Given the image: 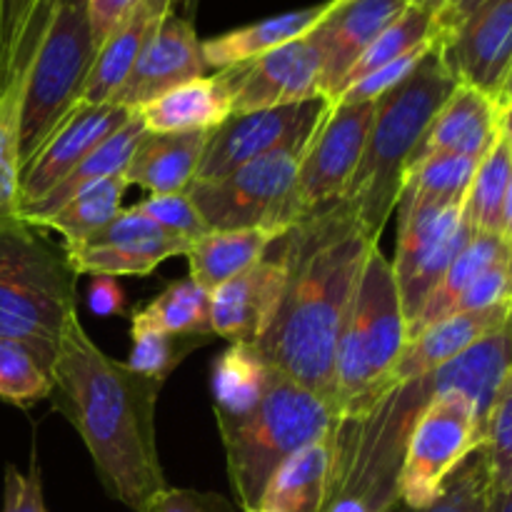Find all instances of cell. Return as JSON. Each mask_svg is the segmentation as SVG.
Instances as JSON below:
<instances>
[{"label":"cell","instance_id":"cell-44","mask_svg":"<svg viewBox=\"0 0 512 512\" xmlns=\"http://www.w3.org/2000/svg\"><path fill=\"white\" fill-rule=\"evenodd\" d=\"M438 40H435V43H438ZM435 43L413 50V53L403 55V58H398V60H393V63L378 68L375 73L365 75V78H360L358 83L348 85V88H345L335 100H340V103H375L380 95H385L390 88H395L398 83H403V80L408 78L415 68H418L420 60H423L425 55L435 48Z\"/></svg>","mask_w":512,"mask_h":512},{"label":"cell","instance_id":"cell-42","mask_svg":"<svg viewBox=\"0 0 512 512\" xmlns=\"http://www.w3.org/2000/svg\"><path fill=\"white\" fill-rule=\"evenodd\" d=\"M485 455L490 465V490L512 485V368L505 373L485 423Z\"/></svg>","mask_w":512,"mask_h":512},{"label":"cell","instance_id":"cell-57","mask_svg":"<svg viewBox=\"0 0 512 512\" xmlns=\"http://www.w3.org/2000/svg\"><path fill=\"white\" fill-rule=\"evenodd\" d=\"M140 512H148V510H140Z\"/></svg>","mask_w":512,"mask_h":512},{"label":"cell","instance_id":"cell-5","mask_svg":"<svg viewBox=\"0 0 512 512\" xmlns=\"http://www.w3.org/2000/svg\"><path fill=\"white\" fill-rule=\"evenodd\" d=\"M225 448L230 488L240 510L260 508L265 485L293 453L328 438L330 408L295 380L273 370L258 403L243 413L213 410Z\"/></svg>","mask_w":512,"mask_h":512},{"label":"cell","instance_id":"cell-2","mask_svg":"<svg viewBox=\"0 0 512 512\" xmlns=\"http://www.w3.org/2000/svg\"><path fill=\"white\" fill-rule=\"evenodd\" d=\"M50 378L53 405L83 438L105 493L133 512L150 508L170 488L155 435L163 380L105 355L78 313L65 323Z\"/></svg>","mask_w":512,"mask_h":512},{"label":"cell","instance_id":"cell-6","mask_svg":"<svg viewBox=\"0 0 512 512\" xmlns=\"http://www.w3.org/2000/svg\"><path fill=\"white\" fill-rule=\"evenodd\" d=\"M408 343L393 265L375 245L368 253L335 353L333 420L365 413L385 393L395 360Z\"/></svg>","mask_w":512,"mask_h":512},{"label":"cell","instance_id":"cell-13","mask_svg":"<svg viewBox=\"0 0 512 512\" xmlns=\"http://www.w3.org/2000/svg\"><path fill=\"white\" fill-rule=\"evenodd\" d=\"M328 105L330 100L315 98L283 108L230 115L210 133L195 180L220 178L273 150L308 143Z\"/></svg>","mask_w":512,"mask_h":512},{"label":"cell","instance_id":"cell-17","mask_svg":"<svg viewBox=\"0 0 512 512\" xmlns=\"http://www.w3.org/2000/svg\"><path fill=\"white\" fill-rule=\"evenodd\" d=\"M135 110L118 103H78L20 173V210L50 193L95 145L123 128Z\"/></svg>","mask_w":512,"mask_h":512},{"label":"cell","instance_id":"cell-26","mask_svg":"<svg viewBox=\"0 0 512 512\" xmlns=\"http://www.w3.org/2000/svg\"><path fill=\"white\" fill-rule=\"evenodd\" d=\"M148 133L140 120L138 110L130 115L128 123L123 128L115 130L113 135L103 140L100 145H95L53 190H50L45 198H40L38 203L28 205V208L20 210V220L30 228H40L50 215L58 208H63L73 195H78L80 190L90 188V185L100 183V180L118 178V175H125V168H128L130 158H133L135 148L143 140V135Z\"/></svg>","mask_w":512,"mask_h":512},{"label":"cell","instance_id":"cell-1","mask_svg":"<svg viewBox=\"0 0 512 512\" xmlns=\"http://www.w3.org/2000/svg\"><path fill=\"white\" fill-rule=\"evenodd\" d=\"M512 368V318L450 363L385 390L365 413L333 420L328 433V480L318 512H393L400 503L405 445L420 415L448 393H463L480 423Z\"/></svg>","mask_w":512,"mask_h":512},{"label":"cell","instance_id":"cell-29","mask_svg":"<svg viewBox=\"0 0 512 512\" xmlns=\"http://www.w3.org/2000/svg\"><path fill=\"white\" fill-rule=\"evenodd\" d=\"M512 253V245L505 243L500 235L490 233H473L468 238V243L460 248V253L455 255V260L450 263L448 273L443 275V280L438 283V288L433 290V295L428 298L425 308L420 310L418 320L408 328V340H413L415 335L423 333L425 328H430L438 320L448 318L453 313L455 303H458L460 295L480 278L488 268L498 265L500 260H505Z\"/></svg>","mask_w":512,"mask_h":512},{"label":"cell","instance_id":"cell-43","mask_svg":"<svg viewBox=\"0 0 512 512\" xmlns=\"http://www.w3.org/2000/svg\"><path fill=\"white\" fill-rule=\"evenodd\" d=\"M135 210H140L143 215H148L150 220H155L158 225H163L170 233L180 235L188 243L198 240L200 235L210 233L208 223L203 220V215L198 213V208L193 205V200L188 198V193H170V195H150L143 203L133 205Z\"/></svg>","mask_w":512,"mask_h":512},{"label":"cell","instance_id":"cell-18","mask_svg":"<svg viewBox=\"0 0 512 512\" xmlns=\"http://www.w3.org/2000/svg\"><path fill=\"white\" fill-rule=\"evenodd\" d=\"M288 288L283 250L208 293L210 330L230 343H258L273 325Z\"/></svg>","mask_w":512,"mask_h":512},{"label":"cell","instance_id":"cell-11","mask_svg":"<svg viewBox=\"0 0 512 512\" xmlns=\"http://www.w3.org/2000/svg\"><path fill=\"white\" fill-rule=\"evenodd\" d=\"M463 205L428 203L405 195L398 200V248L390 265L408 328L418 320L455 255L473 235Z\"/></svg>","mask_w":512,"mask_h":512},{"label":"cell","instance_id":"cell-14","mask_svg":"<svg viewBox=\"0 0 512 512\" xmlns=\"http://www.w3.org/2000/svg\"><path fill=\"white\" fill-rule=\"evenodd\" d=\"M188 248V240L128 208L88 238L65 245L63 253L75 275L145 278L168 258L188 253Z\"/></svg>","mask_w":512,"mask_h":512},{"label":"cell","instance_id":"cell-47","mask_svg":"<svg viewBox=\"0 0 512 512\" xmlns=\"http://www.w3.org/2000/svg\"><path fill=\"white\" fill-rule=\"evenodd\" d=\"M88 308L100 318L125 313V290L120 288L118 278L93 275L88 288Z\"/></svg>","mask_w":512,"mask_h":512},{"label":"cell","instance_id":"cell-27","mask_svg":"<svg viewBox=\"0 0 512 512\" xmlns=\"http://www.w3.org/2000/svg\"><path fill=\"white\" fill-rule=\"evenodd\" d=\"M135 110L148 133H193L223 125L233 115V98L215 73L188 80Z\"/></svg>","mask_w":512,"mask_h":512},{"label":"cell","instance_id":"cell-21","mask_svg":"<svg viewBox=\"0 0 512 512\" xmlns=\"http://www.w3.org/2000/svg\"><path fill=\"white\" fill-rule=\"evenodd\" d=\"M500 115L503 105L498 100L473 85L458 83L448 103L435 115L420 148L415 150L413 163L433 153H455L483 160L500 138Z\"/></svg>","mask_w":512,"mask_h":512},{"label":"cell","instance_id":"cell-49","mask_svg":"<svg viewBox=\"0 0 512 512\" xmlns=\"http://www.w3.org/2000/svg\"><path fill=\"white\" fill-rule=\"evenodd\" d=\"M485 0H445V8L440 13V35L448 33L450 28L460 23L463 18H468L478 5H483Z\"/></svg>","mask_w":512,"mask_h":512},{"label":"cell","instance_id":"cell-37","mask_svg":"<svg viewBox=\"0 0 512 512\" xmlns=\"http://www.w3.org/2000/svg\"><path fill=\"white\" fill-rule=\"evenodd\" d=\"M210 338L200 335H175L168 330L155 328L153 323L143 318L140 313L133 315L130 325V355L125 365L138 373L150 375V378L163 380L193 353L195 348L208 343Z\"/></svg>","mask_w":512,"mask_h":512},{"label":"cell","instance_id":"cell-51","mask_svg":"<svg viewBox=\"0 0 512 512\" xmlns=\"http://www.w3.org/2000/svg\"><path fill=\"white\" fill-rule=\"evenodd\" d=\"M488 512H512V485L505 490H490Z\"/></svg>","mask_w":512,"mask_h":512},{"label":"cell","instance_id":"cell-28","mask_svg":"<svg viewBox=\"0 0 512 512\" xmlns=\"http://www.w3.org/2000/svg\"><path fill=\"white\" fill-rule=\"evenodd\" d=\"M283 230L275 228H243V230H210L193 240L185 253L190 265V280L210 293L235 275L245 273L250 265L268 255L270 245L283 238Z\"/></svg>","mask_w":512,"mask_h":512},{"label":"cell","instance_id":"cell-15","mask_svg":"<svg viewBox=\"0 0 512 512\" xmlns=\"http://www.w3.org/2000/svg\"><path fill=\"white\" fill-rule=\"evenodd\" d=\"M218 75L233 98V115L323 98V53L310 33Z\"/></svg>","mask_w":512,"mask_h":512},{"label":"cell","instance_id":"cell-19","mask_svg":"<svg viewBox=\"0 0 512 512\" xmlns=\"http://www.w3.org/2000/svg\"><path fill=\"white\" fill-rule=\"evenodd\" d=\"M205 70L208 63L203 58V40L188 18L173 13L140 50L110 103L135 110L188 80L203 78Z\"/></svg>","mask_w":512,"mask_h":512},{"label":"cell","instance_id":"cell-52","mask_svg":"<svg viewBox=\"0 0 512 512\" xmlns=\"http://www.w3.org/2000/svg\"><path fill=\"white\" fill-rule=\"evenodd\" d=\"M500 138L508 145L512 155V105H503V115H500Z\"/></svg>","mask_w":512,"mask_h":512},{"label":"cell","instance_id":"cell-38","mask_svg":"<svg viewBox=\"0 0 512 512\" xmlns=\"http://www.w3.org/2000/svg\"><path fill=\"white\" fill-rule=\"evenodd\" d=\"M155 328L175 335H200L213 338L208 315V293L193 280H175L153 303L138 310Z\"/></svg>","mask_w":512,"mask_h":512},{"label":"cell","instance_id":"cell-35","mask_svg":"<svg viewBox=\"0 0 512 512\" xmlns=\"http://www.w3.org/2000/svg\"><path fill=\"white\" fill-rule=\"evenodd\" d=\"M512 175V155L503 138L495 140L493 148L488 150L478 163L473 175L468 195H465L463 215L473 233L500 235V223H503V200L508 193Z\"/></svg>","mask_w":512,"mask_h":512},{"label":"cell","instance_id":"cell-3","mask_svg":"<svg viewBox=\"0 0 512 512\" xmlns=\"http://www.w3.org/2000/svg\"><path fill=\"white\" fill-rule=\"evenodd\" d=\"M288 260V288L255 353L285 378L333 405L340 330L375 240L355 213L335 200L295 223L278 240Z\"/></svg>","mask_w":512,"mask_h":512},{"label":"cell","instance_id":"cell-45","mask_svg":"<svg viewBox=\"0 0 512 512\" xmlns=\"http://www.w3.org/2000/svg\"><path fill=\"white\" fill-rule=\"evenodd\" d=\"M0 512H48L43 498V478H40L38 455H30L28 473H20L15 465H5L3 510Z\"/></svg>","mask_w":512,"mask_h":512},{"label":"cell","instance_id":"cell-12","mask_svg":"<svg viewBox=\"0 0 512 512\" xmlns=\"http://www.w3.org/2000/svg\"><path fill=\"white\" fill-rule=\"evenodd\" d=\"M375 103L333 100L305 145L295 178L293 205L298 223L343 195L363 158Z\"/></svg>","mask_w":512,"mask_h":512},{"label":"cell","instance_id":"cell-50","mask_svg":"<svg viewBox=\"0 0 512 512\" xmlns=\"http://www.w3.org/2000/svg\"><path fill=\"white\" fill-rule=\"evenodd\" d=\"M500 238H503L505 243L512 245V175H510L508 193H505V200H503V223H500Z\"/></svg>","mask_w":512,"mask_h":512},{"label":"cell","instance_id":"cell-56","mask_svg":"<svg viewBox=\"0 0 512 512\" xmlns=\"http://www.w3.org/2000/svg\"><path fill=\"white\" fill-rule=\"evenodd\" d=\"M253 512H275V510H265V508H258V510H253Z\"/></svg>","mask_w":512,"mask_h":512},{"label":"cell","instance_id":"cell-46","mask_svg":"<svg viewBox=\"0 0 512 512\" xmlns=\"http://www.w3.org/2000/svg\"><path fill=\"white\" fill-rule=\"evenodd\" d=\"M148 512H230V505L220 495L195 493V490L168 488L155 498Z\"/></svg>","mask_w":512,"mask_h":512},{"label":"cell","instance_id":"cell-20","mask_svg":"<svg viewBox=\"0 0 512 512\" xmlns=\"http://www.w3.org/2000/svg\"><path fill=\"white\" fill-rule=\"evenodd\" d=\"M408 5V0H335L328 18L310 33L323 53L325 100H335L348 70Z\"/></svg>","mask_w":512,"mask_h":512},{"label":"cell","instance_id":"cell-53","mask_svg":"<svg viewBox=\"0 0 512 512\" xmlns=\"http://www.w3.org/2000/svg\"><path fill=\"white\" fill-rule=\"evenodd\" d=\"M408 3L423 5V8L435 10V13H438V18H440V13H443V8H445V0H408Z\"/></svg>","mask_w":512,"mask_h":512},{"label":"cell","instance_id":"cell-30","mask_svg":"<svg viewBox=\"0 0 512 512\" xmlns=\"http://www.w3.org/2000/svg\"><path fill=\"white\" fill-rule=\"evenodd\" d=\"M328 438L290 455L265 485L260 508L275 512H318L328 480Z\"/></svg>","mask_w":512,"mask_h":512},{"label":"cell","instance_id":"cell-22","mask_svg":"<svg viewBox=\"0 0 512 512\" xmlns=\"http://www.w3.org/2000/svg\"><path fill=\"white\" fill-rule=\"evenodd\" d=\"M175 0H133L125 10L123 18L115 23L108 38L98 48L90 68L88 83H85L80 103H110L115 90L125 80L128 70L133 68L140 50L155 38L160 25L173 15Z\"/></svg>","mask_w":512,"mask_h":512},{"label":"cell","instance_id":"cell-4","mask_svg":"<svg viewBox=\"0 0 512 512\" xmlns=\"http://www.w3.org/2000/svg\"><path fill=\"white\" fill-rule=\"evenodd\" d=\"M455 88L458 78L445 65L438 40L403 83L375 100L363 158L338 198L353 210L375 243L403 195L415 150Z\"/></svg>","mask_w":512,"mask_h":512},{"label":"cell","instance_id":"cell-8","mask_svg":"<svg viewBox=\"0 0 512 512\" xmlns=\"http://www.w3.org/2000/svg\"><path fill=\"white\" fill-rule=\"evenodd\" d=\"M95 53L85 0H58L23 68L20 165L30 163L80 103Z\"/></svg>","mask_w":512,"mask_h":512},{"label":"cell","instance_id":"cell-32","mask_svg":"<svg viewBox=\"0 0 512 512\" xmlns=\"http://www.w3.org/2000/svg\"><path fill=\"white\" fill-rule=\"evenodd\" d=\"M270 368L253 345L233 343L213 365V410L243 413L250 410L268 385Z\"/></svg>","mask_w":512,"mask_h":512},{"label":"cell","instance_id":"cell-25","mask_svg":"<svg viewBox=\"0 0 512 512\" xmlns=\"http://www.w3.org/2000/svg\"><path fill=\"white\" fill-rule=\"evenodd\" d=\"M333 8L335 0H325V3L310 5V8L290 10V13L258 20L253 25H243V28H235L230 33L203 40L205 63H208V68L225 70L230 65L260 58V55L270 53V50L283 48V45L313 33L328 18Z\"/></svg>","mask_w":512,"mask_h":512},{"label":"cell","instance_id":"cell-36","mask_svg":"<svg viewBox=\"0 0 512 512\" xmlns=\"http://www.w3.org/2000/svg\"><path fill=\"white\" fill-rule=\"evenodd\" d=\"M480 160L455 153H433L410 165L405 175V198L428 203H465ZM400 195V198H403Z\"/></svg>","mask_w":512,"mask_h":512},{"label":"cell","instance_id":"cell-23","mask_svg":"<svg viewBox=\"0 0 512 512\" xmlns=\"http://www.w3.org/2000/svg\"><path fill=\"white\" fill-rule=\"evenodd\" d=\"M510 318L512 303H505L498 305V308L458 313L438 320V323H433L430 328H425L423 333L415 335L413 340L405 343L403 353L395 360L393 373H390L385 390H390L393 385L408 383V380L420 378V375L450 363L460 353H465L470 345L483 340L485 335L503 328Z\"/></svg>","mask_w":512,"mask_h":512},{"label":"cell","instance_id":"cell-34","mask_svg":"<svg viewBox=\"0 0 512 512\" xmlns=\"http://www.w3.org/2000/svg\"><path fill=\"white\" fill-rule=\"evenodd\" d=\"M20 100L23 73L0 90V233L23 225L20 220Z\"/></svg>","mask_w":512,"mask_h":512},{"label":"cell","instance_id":"cell-24","mask_svg":"<svg viewBox=\"0 0 512 512\" xmlns=\"http://www.w3.org/2000/svg\"><path fill=\"white\" fill-rule=\"evenodd\" d=\"M210 133H145L125 168V180L143 185L150 195L183 193L198 175Z\"/></svg>","mask_w":512,"mask_h":512},{"label":"cell","instance_id":"cell-54","mask_svg":"<svg viewBox=\"0 0 512 512\" xmlns=\"http://www.w3.org/2000/svg\"><path fill=\"white\" fill-rule=\"evenodd\" d=\"M500 105H512V70L508 75V80H505L503 90H500V98H498Z\"/></svg>","mask_w":512,"mask_h":512},{"label":"cell","instance_id":"cell-33","mask_svg":"<svg viewBox=\"0 0 512 512\" xmlns=\"http://www.w3.org/2000/svg\"><path fill=\"white\" fill-rule=\"evenodd\" d=\"M125 190H128L125 175L100 180V183L90 185V188L73 195V198H70L63 208L55 210L40 228L55 230V233L63 235L65 245L78 243V240L88 238L95 230L108 225L110 220L123 210L120 205H123Z\"/></svg>","mask_w":512,"mask_h":512},{"label":"cell","instance_id":"cell-16","mask_svg":"<svg viewBox=\"0 0 512 512\" xmlns=\"http://www.w3.org/2000/svg\"><path fill=\"white\" fill-rule=\"evenodd\" d=\"M440 53L458 83L498 100L512 70V0H485L440 35Z\"/></svg>","mask_w":512,"mask_h":512},{"label":"cell","instance_id":"cell-48","mask_svg":"<svg viewBox=\"0 0 512 512\" xmlns=\"http://www.w3.org/2000/svg\"><path fill=\"white\" fill-rule=\"evenodd\" d=\"M130 3H133V0H85L95 48L103 45V40L108 38L110 30L115 28V23L123 18V13L130 8Z\"/></svg>","mask_w":512,"mask_h":512},{"label":"cell","instance_id":"cell-10","mask_svg":"<svg viewBox=\"0 0 512 512\" xmlns=\"http://www.w3.org/2000/svg\"><path fill=\"white\" fill-rule=\"evenodd\" d=\"M485 445L478 408L463 393L440 395L428 405L410 433L400 468V505L423 510L443 493V485L460 465Z\"/></svg>","mask_w":512,"mask_h":512},{"label":"cell","instance_id":"cell-9","mask_svg":"<svg viewBox=\"0 0 512 512\" xmlns=\"http://www.w3.org/2000/svg\"><path fill=\"white\" fill-rule=\"evenodd\" d=\"M305 145H288L213 180H193L185 190L210 230L275 228L295 223L293 190Z\"/></svg>","mask_w":512,"mask_h":512},{"label":"cell","instance_id":"cell-55","mask_svg":"<svg viewBox=\"0 0 512 512\" xmlns=\"http://www.w3.org/2000/svg\"><path fill=\"white\" fill-rule=\"evenodd\" d=\"M55 3H58V0H45L43 15H40V33H43L45 23H48V18H50V10H53V5H55Z\"/></svg>","mask_w":512,"mask_h":512},{"label":"cell","instance_id":"cell-39","mask_svg":"<svg viewBox=\"0 0 512 512\" xmlns=\"http://www.w3.org/2000/svg\"><path fill=\"white\" fill-rule=\"evenodd\" d=\"M45 0H0V90L23 73L40 38Z\"/></svg>","mask_w":512,"mask_h":512},{"label":"cell","instance_id":"cell-7","mask_svg":"<svg viewBox=\"0 0 512 512\" xmlns=\"http://www.w3.org/2000/svg\"><path fill=\"white\" fill-rule=\"evenodd\" d=\"M75 280L63 250L38 228L0 233V338L28 345L50 370L65 323L78 313Z\"/></svg>","mask_w":512,"mask_h":512},{"label":"cell","instance_id":"cell-31","mask_svg":"<svg viewBox=\"0 0 512 512\" xmlns=\"http://www.w3.org/2000/svg\"><path fill=\"white\" fill-rule=\"evenodd\" d=\"M440 38V18L435 10L423 8V5L410 3L373 43L368 45L363 55L358 58V63L348 70V75L340 83L338 95L343 93L348 85L358 83L365 75L375 73L383 65L393 63V60L403 58V55L413 53V50L425 48V45L435 43ZM335 95V98H338ZM333 103V100H330Z\"/></svg>","mask_w":512,"mask_h":512},{"label":"cell","instance_id":"cell-41","mask_svg":"<svg viewBox=\"0 0 512 512\" xmlns=\"http://www.w3.org/2000/svg\"><path fill=\"white\" fill-rule=\"evenodd\" d=\"M490 503V465L485 450H475L463 465L445 480L443 493L433 505L423 510H410L395 505L393 512H488Z\"/></svg>","mask_w":512,"mask_h":512},{"label":"cell","instance_id":"cell-40","mask_svg":"<svg viewBox=\"0 0 512 512\" xmlns=\"http://www.w3.org/2000/svg\"><path fill=\"white\" fill-rule=\"evenodd\" d=\"M53 395L50 370L18 340L0 338V403L30 408Z\"/></svg>","mask_w":512,"mask_h":512}]
</instances>
